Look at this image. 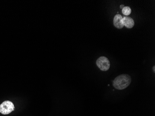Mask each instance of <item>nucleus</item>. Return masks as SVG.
I'll list each match as a JSON object with an SVG mask.
<instances>
[{"label": "nucleus", "instance_id": "nucleus-1", "mask_svg": "<svg viewBox=\"0 0 155 116\" xmlns=\"http://www.w3.org/2000/svg\"><path fill=\"white\" fill-rule=\"evenodd\" d=\"M131 81V77L129 75H120L115 78L113 81V86L116 89L122 90L127 88Z\"/></svg>", "mask_w": 155, "mask_h": 116}, {"label": "nucleus", "instance_id": "nucleus-2", "mask_svg": "<svg viewBox=\"0 0 155 116\" xmlns=\"http://www.w3.org/2000/svg\"><path fill=\"white\" fill-rule=\"evenodd\" d=\"M97 66L102 71H107L110 68V62L107 58L101 56L96 61Z\"/></svg>", "mask_w": 155, "mask_h": 116}, {"label": "nucleus", "instance_id": "nucleus-3", "mask_svg": "<svg viewBox=\"0 0 155 116\" xmlns=\"http://www.w3.org/2000/svg\"><path fill=\"white\" fill-rule=\"evenodd\" d=\"M15 110V106L11 101H5L0 105V113L6 115Z\"/></svg>", "mask_w": 155, "mask_h": 116}, {"label": "nucleus", "instance_id": "nucleus-4", "mask_svg": "<svg viewBox=\"0 0 155 116\" xmlns=\"http://www.w3.org/2000/svg\"><path fill=\"white\" fill-rule=\"evenodd\" d=\"M114 26L118 29H121L124 27L123 22V17L119 14H117L114 17Z\"/></svg>", "mask_w": 155, "mask_h": 116}, {"label": "nucleus", "instance_id": "nucleus-5", "mask_svg": "<svg viewBox=\"0 0 155 116\" xmlns=\"http://www.w3.org/2000/svg\"><path fill=\"white\" fill-rule=\"evenodd\" d=\"M124 25L128 28H131L134 26V21L131 17L124 16L123 18Z\"/></svg>", "mask_w": 155, "mask_h": 116}, {"label": "nucleus", "instance_id": "nucleus-6", "mask_svg": "<svg viewBox=\"0 0 155 116\" xmlns=\"http://www.w3.org/2000/svg\"><path fill=\"white\" fill-rule=\"evenodd\" d=\"M122 12L123 14L124 15L128 16V15H129L131 14V8L129 7H128V6L124 7V8H123L122 10Z\"/></svg>", "mask_w": 155, "mask_h": 116}, {"label": "nucleus", "instance_id": "nucleus-7", "mask_svg": "<svg viewBox=\"0 0 155 116\" xmlns=\"http://www.w3.org/2000/svg\"><path fill=\"white\" fill-rule=\"evenodd\" d=\"M124 5H120V8H121V9H123V8H124Z\"/></svg>", "mask_w": 155, "mask_h": 116}, {"label": "nucleus", "instance_id": "nucleus-8", "mask_svg": "<svg viewBox=\"0 0 155 116\" xmlns=\"http://www.w3.org/2000/svg\"><path fill=\"white\" fill-rule=\"evenodd\" d=\"M153 71H154V72H155V66H154V67H153Z\"/></svg>", "mask_w": 155, "mask_h": 116}]
</instances>
